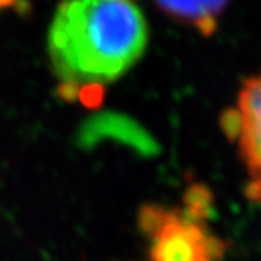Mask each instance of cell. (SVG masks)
I'll list each match as a JSON object with an SVG mask.
<instances>
[{"mask_svg":"<svg viewBox=\"0 0 261 261\" xmlns=\"http://www.w3.org/2000/svg\"><path fill=\"white\" fill-rule=\"evenodd\" d=\"M220 127L230 140L236 142L239 136V129H241V117L238 109H228L220 115Z\"/></svg>","mask_w":261,"mask_h":261,"instance_id":"9c48e42d","label":"cell"},{"mask_svg":"<svg viewBox=\"0 0 261 261\" xmlns=\"http://www.w3.org/2000/svg\"><path fill=\"white\" fill-rule=\"evenodd\" d=\"M106 140L124 145L145 158L159 153V145L148 130L136 120L118 112L91 115L81 124L76 134V143L82 150H91Z\"/></svg>","mask_w":261,"mask_h":261,"instance_id":"277c9868","label":"cell"},{"mask_svg":"<svg viewBox=\"0 0 261 261\" xmlns=\"http://www.w3.org/2000/svg\"><path fill=\"white\" fill-rule=\"evenodd\" d=\"M104 85H98V84H87V85H81L79 91H77V99L88 109H96L101 106L102 99H104Z\"/></svg>","mask_w":261,"mask_h":261,"instance_id":"ba28073f","label":"cell"},{"mask_svg":"<svg viewBox=\"0 0 261 261\" xmlns=\"http://www.w3.org/2000/svg\"><path fill=\"white\" fill-rule=\"evenodd\" d=\"M184 204L186 206L181 211L186 216L198 222H206L213 204V197L210 189L200 184L192 186L184 194Z\"/></svg>","mask_w":261,"mask_h":261,"instance_id":"8992f818","label":"cell"},{"mask_svg":"<svg viewBox=\"0 0 261 261\" xmlns=\"http://www.w3.org/2000/svg\"><path fill=\"white\" fill-rule=\"evenodd\" d=\"M148 44V25L133 0H63L47 33L60 84L104 85L126 74Z\"/></svg>","mask_w":261,"mask_h":261,"instance_id":"6da1fadb","label":"cell"},{"mask_svg":"<svg viewBox=\"0 0 261 261\" xmlns=\"http://www.w3.org/2000/svg\"><path fill=\"white\" fill-rule=\"evenodd\" d=\"M151 242L153 261H219L225 253L223 242L206 230L204 222L188 217L181 210H167Z\"/></svg>","mask_w":261,"mask_h":261,"instance_id":"7a4b0ae2","label":"cell"},{"mask_svg":"<svg viewBox=\"0 0 261 261\" xmlns=\"http://www.w3.org/2000/svg\"><path fill=\"white\" fill-rule=\"evenodd\" d=\"M165 214H167V210L164 206H159V204H154V203H146L140 208L139 216H137L139 228L150 241L161 230L162 223L165 220Z\"/></svg>","mask_w":261,"mask_h":261,"instance_id":"52a82bcc","label":"cell"},{"mask_svg":"<svg viewBox=\"0 0 261 261\" xmlns=\"http://www.w3.org/2000/svg\"><path fill=\"white\" fill-rule=\"evenodd\" d=\"M236 109L241 117L236 142L249 173L246 194L250 200L258 201L261 200V74L244 82Z\"/></svg>","mask_w":261,"mask_h":261,"instance_id":"3957f363","label":"cell"},{"mask_svg":"<svg viewBox=\"0 0 261 261\" xmlns=\"http://www.w3.org/2000/svg\"><path fill=\"white\" fill-rule=\"evenodd\" d=\"M16 4V0H0V10H5L10 8Z\"/></svg>","mask_w":261,"mask_h":261,"instance_id":"30bf717a","label":"cell"},{"mask_svg":"<svg viewBox=\"0 0 261 261\" xmlns=\"http://www.w3.org/2000/svg\"><path fill=\"white\" fill-rule=\"evenodd\" d=\"M158 8L172 19L192 25L201 35L211 36L217 29V17L230 0H154Z\"/></svg>","mask_w":261,"mask_h":261,"instance_id":"5b68a950","label":"cell"}]
</instances>
